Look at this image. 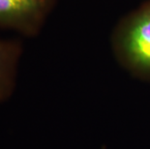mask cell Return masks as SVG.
Returning a JSON list of instances; mask_svg holds the SVG:
<instances>
[{
    "instance_id": "obj_3",
    "label": "cell",
    "mask_w": 150,
    "mask_h": 149,
    "mask_svg": "<svg viewBox=\"0 0 150 149\" xmlns=\"http://www.w3.org/2000/svg\"><path fill=\"white\" fill-rule=\"evenodd\" d=\"M21 55L22 43L18 38L0 36V104L14 93Z\"/></svg>"
},
{
    "instance_id": "obj_1",
    "label": "cell",
    "mask_w": 150,
    "mask_h": 149,
    "mask_svg": "<svg viewBox=\"0 0 150 149\" xmlns=\"http://www.w3.org/2000/svg\"><path fill=\"white\" fill-rule=\"evenodd\" d=\"M110 46L121 67L150 82V0L120 18L111 32Z\"/></svg>"
},
{
    "instance_id": "obj_2",
    "label": "cell",
    "mask_w": 150,
    "mask_h": 149,
    "mask_svg": "<svg viewBox=\"0 0 150 149\" xmlns=\"http://www.w3.org/2000/svg\"><path fill=\"white\" fill-rule=\"evenodd\" d=\"M59 0H0V29L33 38L42 32Z\"/></svg>"
}]
</instances>
